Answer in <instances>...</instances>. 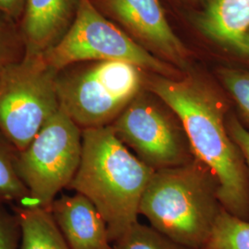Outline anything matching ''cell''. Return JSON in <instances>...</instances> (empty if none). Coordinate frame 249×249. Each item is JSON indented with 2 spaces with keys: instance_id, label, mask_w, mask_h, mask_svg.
I'll return each mask as SVG.
<instances>
[{
  "instance_id": "obj_23",
  "label": "cell",
  "mask_w": 249,
  "mask_h": 249,
  "mask_svg": "<svg viewBox=\"0 0 249 249\" xmlns=\"http://www.w3.org/2000/svg\"><path fill=\"white\" fill-rule=\"evenodd\" d=\"M193 1H196V0H193Z\"/></svg>"
},
{
  "instance_id": "obj_8",
  "label": "cell",
  "mask_w": 249,
  "mask_h": 249,
  "mask_svg": "<svg viewBox=\"0 0 249 249\" xmlns=\"http://www.w3.org/2000/svg\"><path fill=\"white\" fill-rule=\"evenodd\" d=\"M110 126L116 137L154 172L195 160L181 120L149 89H143Z\"/></svg>"
},
{
  "instance_id": "obj_9",
  "label": "cell",
  "mask_w": 249,
  "mask_h": 249,
  "mask_svg": "<svg viewBox=\"0 0 249 249\" xmlns=\"http://www.w3.org/2000/svg\"><path fill=\"white\" fill-rule=\"evenodd\" d=\"M105 5L147 50L176 68H187V49L170 26L160 0H105Z\"/></svg>"
},
{
  "instance_id": "obj_15",
  "label": "cell",
  "mask_w": 249,
  "mask_h": 249,
  "mask_svg": "<svg viewBox=\"0 0 249 249\" xmlns=\"http://www.w3.org/2000/svg\"><path fill=\"white\" fill-rule=\"evenodd\" d=\"M203 249H249V220L223 209Z\"/></svg>"
},
{
  "instance_id": "obj_5",
  "label": "cell",
  "mask_w": 249,
  "mask_h": 249,
  "mask_svg": "<svg viewBox=\"0 0 249 249\" xmlns=\"http://www.w3.org/2000/svg\"><path fill=\"white\" fill-rule=\"evenodd\" d=\"M59 72L77 63L118 60L168 78H179L176 67L149 52L105 18L90 0H79L74 20L62 39L43 55Z\"/></svg>"
},
{
  "instance_id": "obj_19",
  "label": "cell",
  "mask_w": 249,
  "mask_h": 249,
  "mask_svg": "<svg viewBox=\"0 0 249 249\" xmlns=\"http://www.w3.org/2000/svg\"><path fill=\"white\" fill-rule=\"evenodd\" d=\"M20 230L16 214L9 213L0 202V249H18Z\"/></svg>"
},
{
  "instance_id": "obj_12",
  "label": "cell",
  "mask_w": 249,
  "mask_h": 249,
  "mask_svg": "<svg viewBox=\"0 0 249 249\" xmlns=\"http://www.w3.org/2000/svg\"><path fill=\"white\" fill-rule=\"evenodd\" d=\"M197 25L214 42L233 49L249 31V0H209Z\"/></svg>"
},
{
  "instance_id": "obj_20",
  "label": "cell",
  "mask_w": 249,
  "mask_h": 249,
  "mask_svg": "<svg viewBox=\"0 0 249 249\" xmlns=\"http://www.w3.org/2000/svg\"><path fill=\"white\" fill-rule=\"evenodd\" d=\"M227 126L231 139L238 146L243 155L249 180V129L234 115L227 116Z\"/></svg>"
},
{
  "instance_id": "obj_11",
  "label": "cell",
  "mask_w": 249,
  "mask_h": 249,
  "mask_svg": "<svg viewBox=\"0 0 249 249\" xmlns=\"http://www.w3.org/2000/svg\"><path fill=\"white\" fill-rule=\"evenodd\" d=\"M49 211L70 249H112L105 219L82 194L56 197Z\"/></svg>"
},
{
  "instance_id": "obj_14",
  "label": "cell",
  "mask_w": 249,
  "mask_h": 249,
  "mask_svg": "<svg viewBox=\"0 0 249 249\" xmlns=\"http://www.w3.org/2000/svg\"><path fill=\"white\" fill-rule=\"evenodd\" d=\"M18 151L0 132V202H17L25 207L29 193L16 170Z\"/></svg>"
},
{
  "instance_id": "obj_2",
  "label": "cell",
  "mask_w": 249,
  "mask_h": 249,
  "mask_svg": "<svg viewBox=\"0 0 249 249\" xmlns=\"http://www.w3.org/2000/svg\"><path fill=\"white\" fill-rule=\"evenodd\" d=\"M154 171L110 125L82 129V152L69 188L89 198L107 223L112 244L138 223L140 205Z\"/></svg>"
},
{
  "instance_id": "obj_13",
  "label": "cell",
  "mask_w": 249,
  "mask_h": 249,
  "mask_svg": "<svg viewBox=\"0 0 249 249\" xmlns=\"http://www.w3.org/2000/svg\"><path fill=\"white\" fill-rule=\"evenodd\" d=\"M19 249H70L49 209L18 206Z\"/></svg>"
},
{
  "instance_id": "obj_4",
  "label": "cell",
  "mask_w": 249,
  "mask_h": 249,
  "mask_svg": "<svg viewBox=\"0 0 249 249\" xmlns=\"http://www.w3.org/2000/svg\"><path fill=\"white\" fill-rule=\"evenodd\" d=\"M143 73L118 60L66 68L55 80L59 107L81 130L110 125L145 89Z\"/></svg>"
},
{
  "instance_id": "obj_6",
  "label": "cell",
  "mask_w": 249,
  "mask_h": 249,
  "mask_svg": "<svg viewBox=\"0 0 249 249\" xmlns=\"http://www.w3.org/2000/svg\"><path fill=\"white\" fill-rule=\"evenodd\" d=\"M81 152L82 130L59 108L17 154L16 170L29 193L27 206L49 209L71 183Z\"/></svg>"
},
{
  "instance_id": "obj_21",
  "label": "cell",
  "mask_w": 249,
  "mask_h": 249,
  "mask_svg": "<svg viewBox=\"0 0 249 249\" xmlns=\"http://www.w3.org/2000/svg\"><path fill=\"white\" fill-rule=\"evenodd\" d=\"M26 0H0V13L14 22L19 21Z\"/></svg>"
},
{
  "instance_id": "obj_17",
  "label": "cell",
  "mask_w": 249,
  "mask_h": 249,
  "mask_svg": "<svg viewBox=\"0 0 249 249\" xmlns=\"http://www.w3.org/2000/svg\"><path fill=\"white\" fill-rule=\"evenodd\" d=\"M24 54L25 47L19 28L0 13V80L9 67L20 61Z\"/></svg>"
},
{
  "instance_id": "obj_7",
  "label": "cell",
  "mask_w": 249,
  "mask_h": 249,
  "mask_svg": "<svg viewBox=\"0 0 249 249\" xmlns=\"http://www.w3.org/2000/svg\"><path fill=\"white\" fill-rule=\"evenodd\" d=\"M57 73L43 55H24L0 80V132L18 152L60 108Z\"/></svg>"
},
{
  "instance_id": "obj_3",
  "label": "cell",
  "mask_w": 249,
  "mask_h": 249,
  "mask_svg": "<svg viewBox=\"0 0 249 249\" xmlns=\"http://www.w3.org/2000/svg\"><path fill=\"white\" fill-rule=\"evenodd\" d=\"M223 210L216 179L195 159L154 172L144 191L140 215L172 240L203 249Z\"/></svg>"
},
{
  "instance_id": "obj_22",
  "label": "cell",
  "mask_w": 249,
  "mask_h": 249,
  "mask_svg": "<svg viewBox=\"0 0 249 249\" xmlns=\"http://www.w3.org/2000/svg\"><path fill=\"white\" fill-rule=\"evenodd\" d=\"M235 51L249 58V31L241 38L238 44L233 48Z\"/></svg>"
},
{
  "instance_id": "obj_1",
  "label": "cell",
  "mask_w": 249,
  "mask_h": 249,
  "mask_svg": "<svg viewBox=\"0 0 249 249\" xmlns=\"http://www.w3.org/2000/svg\"><path fill=\"white\" fill-rule=\"evenodd\" d=\"M145 88L177 114L187 132L195 159L212 172L223 209L249 220V180L246 162L227 126L222 95L194 76L146 79Z\"/></svg>"
},
{
  "instance_id": "obj_10",
  "label": "cell",
  "mask_w": 249,
  "mask_h": 249,
  "mask_svg": "<svg viewBox=\"0 0 249 249\" xmlns=\"http://www.w3.org/2000/svg\"><path fill=\"white\" fill-rule=\"evenodd\" d=\"M79 0H26L19 20L25 56L44 55L72 24Z\"/></svg>"
},
{
  "instance_id": "obj_18",
  "label": "cell",
  "mask_w": 249,
  "mask_h": 249,
  "mask_svg": "<svg viewBox=\"0 0 249 249\" xmlns=\"http://www.w3.org/2000/svg\"><path fill=\"white\" fill-rule=\"evenodd\" d=\"M218 77L249 124V71L223 68L218 71Z\"/></svg>"
},
{
  "instance_id": "obj_16",
  "label": "cell",
  "mask_w": 249,
  "mask_h": 249,
  "mask_svg": "<svg viewBox=\"0 0 249 249\" xmlns=\"http://www.w3.org/2000/svg\"><path fill=\"white\" fill-rule=\"evenodd\" d=\"M112 249H194L172 240L151 226L136 223L112 244Z\"/></svg>"
}]
</instances>
